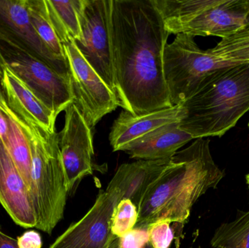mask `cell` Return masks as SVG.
Masks as SVG:
<instances>
[{"label":"cell","instance_id":"obj_14","mask_svg":"<svg viewBox=\"0 0 249 248\" xmlns=\"http://www.w3.org/2000/svg\"><path fill=\"white\" fill-rule=\"evenodd\" d=\"M181 105L142 115L123 111L115 119L109 133L113 151H124L132 143L170 124L180 123L184 116Z\"/></svg>","mask_w":249,"mask_h":248},{"label":"cell","instance_id":"obj_25","mask_svg":"<svg viewBox=\"0 0 249 248\" xmlns=\"http://www.w3.org/2000/svg\"><path fill=\"white\" fill-rule=\"evenodd\" d=\"M108 248H152L147 230L134 229L124 237H115Z\"/></svg>","mask_w":249,"mask_h":248},{"label":"cell","instance_id":"obj_21","mask_svg":"<svg viewBox=\"0 0 249 248\" xmlns=\"http://www.w3.org/2000/svg\"><path fill=\"white\" fill-rule=\"evenodd\" d=\"M211 244L213 248H249V211L232 222L222 224Z\"/></svg>","mask_w":249,"mask_h":248},{"label":"cell","instance_id":"obj_17","mask_svg":"<svg viewBox=\"0 0 249 248\" xmlns=\"http://www.w3.org/2000/svg\"><path fill=\"white\" fill-rule=\"evenodd\" d=\"M193 139L179 123L170 124L132 143L124 151L137 160H166Z\"/></svg>","mask_w":249,"mask_h":248},{"label":"cell","instance_id":"obj_29","mask_svg":"<svg viewBox=\"0 0 249 248\" xmlns=\"http://www.w3.org/2000/svg\"><path fill=\"white\" fill-rule=\"evenodd\" d=\"M3 68H4V65L0 61V105L6 103L5 97H4V91H3L2 84H1L3 77Z\"/></svg>","mask_w":249,"mask_h":248},{"label":"cell","instance_id":"obj_19","mask_svg":"<svg viewBox=\"0 0 249 248\" xmlns=\"http://www.w3.org/2000/svg\"><path fill=\"white\" fill-rule=\"evenodd\" d=\"M0 108L8 118V131L1 141L30 189L32 154L29 139L19 123L17 116L7 106V102L0 105Z\"/></svg>","mask_w":249,"mask_h":248},{"label":"cell","instance_id":"obj_5","mask_svg":"<svg viewBox=\"0 0 249 248\" xmlns=\"http://www.w3.org/2000/svg\"><path fill=\"white\" fill-rule=\"evenodd\" d=\"M171 34L224 38L246 28L249 0H152Z\"/></svg>","mask_w":249,"mask_h":248},{"label":"cell","instance_id":"obj_20","mask_svg":"<svg viewBox=\"0 0 249 248\" xmlns=\"http://www.w3.org/2000/svg\"><path fill=\"white\" fill-rule=\"evenodd\" d=\"M27 4L31 22L41 40L54 55L67 61L62 43L45 13L43 0H27Z\"/></svg>","mask_w":249,"mask_h":248},{"label":"cell","instance_id":"obj_31","mask_svg":"<svg viewBox=\"0 0 249 248\" xmlns=\"http://www.w3.org/2000/svg\"><path fill=\"white\" fill-rule=\"evenodd\" d=\"M247 183H248V185H249V174L247 175Z\"/></svg>","mask_w":249,"mask_h":248},{"label":"cell","instance_id":"obj_8","mask_svg":"<svg viewBox=\"0 0 249 248\" xmlns=\"http://www.w3.org/2000/svg\"><path fill=\"white\" fill-rule=\"evenodd\" d=\"M73 103L90 129L120 106L116 95L80 53L74 42L64 44Z\"/></svg>","mask_w":249,"mask_h":248},{"label":"cell","instance_id":"obj_28","mask_svg":"<svg viewBox=\"0 0 249 248\" xmlns=\"http://www.w3.org/2000/svg\"><path fill=\"white\" fill-rule=\"evenodd\" d=\"M8 131V118L6 114L0 108V139L5 138Z\"/></svg>","mask_w":249,"mask_h":248},{"label":"cell","instance_id":"obj_23","mask_svg":"<svg viewBox=\"0 0 249 248\" xmlns=\"http://www.w3.org/2000/svg\"><path fill=\"white\" fill-rule=\"evenodd\" d=\"M139 219L137 207L127 199L117 204L112 213L110 230L115 237H124L134 230Z\"/></svg>","mask_w":249,"mask_h":248},{"label":"cell","instance_id":"obj_26","mask_svg":"<svg viewBox=\"0 0 249 248\" xmlns=\"http://www.w3.org/2000/svg\"><path fill=\"white\" fill-rule=\"evenodd\" d=\"M17 243L18 248H42V237L37 231L30 230L20 236Z\"/></svg>","mask_w":249,"mask_h":248},{"label":"cell","instance_id":"obj_9","mask_svg":"<svg viewBox=\"0 0 249 248\" xmlns=\"http://www.w3.org/2000/svg\"><path fill=\"white\" fill-rule=\"evenodd\" d=\"M110 4L111 0H82L79 11L82 37L74 43L85 59L116 95L109 29Z\"/></svg>","mask_w":249,"mask_h":248},{"label":"cell","instance_id":"obj_30","mask_svg":"<svg viewBox=\"0 0 249 248\" xmlns=\"http://www.w3.org/2000/svg\"><path fill=\"white\" fill-rule=\"evenodd\" d=\"M246 27H249V11L247 16V20H246Z\"/></svg>","mask_w":249,"mask_h":248},{"label":"cell","instance_id":"obj_10","mask_svg":"<svg viewBox=\"0 0 249 248\" xmlns=\"http://www.w3.org/2000/svg\"><path fill=\"white\" fill-rule=\"evenodd\" d=\"M58 137L69 195L94 168L92 130L73 103L65 109V122Z\"/></svg>","mask_w":249,"mask_h":248},{"label":"cell","instance_id":"obj_15","mask_svg":"<svg viewBox=\"0 0 249 248\" xmlns=\"http://www.w3.org/2000/svg\"><path fill=\"white\" fill-rule=\"evenodd\" d=\"M172 158L137 160L120 166L107 189L119 193L121 199L131 201L139 210L145 195L154 183L171 167Z\"/></svg>","mask_w":249,"mask_h":248},{"label":"cell","instance_id":"obj_27","mask_svg":"<svg viewBox=\"0 0 249 248\" xmlns=\"http://www.w3.org/2000/svg\"><path fill=\"white\" fill-rule=\"evenodd\" d=\"M0 248H18L17 240L4 234L0 227Z\"/></svg>","mask_w":249,"mask_h":248},{"label":"cell","instance_id":"obj_7","mask_svg":"<svg viewBox=\"0 0 249 248\" xmlns=\"http://www.w3.org/2000/svg\"><path fill=\"white\" fill-rule=\"evenodd\" d=\"M0 61L53 112L55 117L73 103L70 79L23 50L0 41Z\"/></svg>","mask_w":249,"mask_h":248},{"label":"cell","instance_id":"obj_32","mask_svg":"<svg viewBox=\"0 0 249 248\" xmlns=\"http://www.w3.org/2000/svg\"></svg>","mask_w":249,"mask_h":248},{"label":"cell","instance_id":"obj_16","mask_svg":"<svg viewBox=\"0 0 249 248\" xmlns=\"http://www.w3.org/2000/svg\"><path fill=\"white\" fill-rule=\"evenodd\" d=\"M1 84L7 106L18 117L32 122L47 132L56 131L55 115L5 66Z\"/></svg>","mask_w":249,"mask_h":248},{"label":"cell","instance_id":"obj_1","mask_svg":"<svg viewBox=\"0 0 249 248\" xmlns=\"http://www.w3.org/2000/svg\"><path fill=\"white\" fill-rule=\"evenodd\" d=\"M109 29L120 106L133 115L173 106L163 71L170 33L152 0H111Z\"/></svg>","mask_w":249,"mask_h":248},{"label":"cell","instance_id":"obj_6","mask_svg":"<svg viewBox=\"0 0 249 248\" xmlns=\"http://www.w3.org/2000/svg\"><path fill=\"white\" fill-rule=\"evenodd\" d=\"M194 38L178 33L164 50V77L173 106H180L191 97L208 75L235 64L200 49Z\"/></svg>","mask_w":249,"mask_h":248},{"label":"cell","instance_id":"obj_12","mask_svg":"<svg viewBox=\"0 0 249 248\" xmlns=\"http://www.w3.org/2000/svg\"><path fill=\"white\" fill-rule=\"evenodd\" d=\"M121 200L117 191H100L86 215L71 224L48 248H108L115 238L110 230L112 213Z\"/></svg>","mask_w":249,"mask_h":248},{"label":"cell","instance_id":"obj_4","mask_svg":"<svg viewBox=\"0 0 249 248\" xmlns=\"http://www.w3.org/2000/svg\"><path fill=\"white\" fill-rule=\"evenodd\" d=\"M17 117L30 144L29 191L36 215L35 228L51 234L64 218L68 196L58 133L47 132L32 122Z\"/></svg>","mask_w":249,"mask_h":248},{"label":"cell","instance_id":"obj_13","mask_svg":"<svg viewBox=\"0 0 249 248\" xmlns=\"http://www.w3.org/2000/svg\"><path fill=\"white\" fill-rule=\"evenodd\" d=\"M0 203L15 223L23 228L36 227L30 191L0 139Z\"/></svg>","mask_w":249,"mask_h":248},{"label":"cell","instance_id":"obj_24","mask_svg":"<svg viewBox=\"0 0 249 248\" xmlns=\"http://www.w3.org/2000/svg\"><path fill=\"white\" fill-rule=\"evenodd\" d=\"M169 221H159L148 229L149 242L152 248H169L174 232Z\"/></svg>","mask_w":249,"mask_h":248},{"label":"cell","instance_id":"obj_22","mask_svg":"<svg viewBox=\"0 0 249 248\" xmlns=\"http://www.w3.org/2000/svg\"><path fill=\"white\" fill-rule=\"evenodd\" d=\"M209 51L214 56L228 62H249V27L224 38Z\"/></svg>","mask_w":249,"mask_h":248},{"label":"cell","instance_id":"obj_2","mask_svg":"<svg viewBox=\"0 0 249 248\" xmlns=\"http://www.w3.org/2000/svg\"><path fill=\"white\" fill-rule=\"evenodd\" d=\"M223 171L213 161L210 141L197 138L177 152L172 165L145 195L134 229L147 230L159 221L184 224L196 201L216 188Z\"/></svg>","mask_w":249,"mask_h":248},{"label":"cell","instance_id":"obj_11","mask_svg":"<svg viewBox=\"0 0 249 248\" xmlns=\"http://www.w3.org/2000/svg\"><path fill=\"white\" fill-rule=\"evenodd\" d=\"M0 41L12 44L69 78L67 61L54 55L34 29L27 0H0Z\"/></svg>","mask_w":249,"mask_h":248},{"label":"cell","instance_id":"obj_3","mask_svg":"<svg viewBox=\"0 0 249 248\" xmlns=\"http://www.w3.org/2000/svg\"><path fill=\"white\" fill-rule=\"evenodd\" d=\"M181 106L180 128L193 139L222 137L249 110V62L213 71Z\"/></svg>","mask_w":249,"mask_h":248},{"label":"cell","instance_id":"obj_18","mask_svg":"<svg viewBox=\"0 0 249 248\" xmlns=\"http://www.w3.org/2000/svg\"><path fill=\"white\" fill-rule=\"evenodd\" d=\"M45 13L62 45L82 37L79 11L82 0H43Z\"/></svg>","mask_w":249,"mask_h":248}]
</instances>
